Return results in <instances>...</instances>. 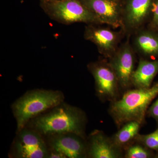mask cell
<instances>
[{"label":"cell","mask_w":158,"mask_h":158,"mask_svg":"<svg viewBox=\"0 0 158 158\" xmlns=\"http://www.w3.org/2000/svg\"><path fill=\"white\" fill-rule=\"evenodd\" d=\"M30 121L31 129L43 136L73 133L86 139L85 113L79 108L63 102Z\"/></svg>","instance_id":"1"},{"label":"cell","mask_w":158,"mask_h":158,"mask_svg":"<svg viewBox=\"0 0 158 158\" xmlns=\"http://www.w3.org/2000/svg\"><path fill=\"white\" fill-rule=\"evenodd\" d=\"M158 95V81L148 88H131L110 102L109 113L118 129L132 121L143 125L150 105Z\"/></svg>","instance_id":"2"},{"label":"cell","mask_w":158,"mask_h":158,"mask_svg":"<svg viewBox=\"0 0 158 158\" xmlns=\"http://www.w3.org/2000/svg\"><path fill=\"white\" fill-rule=\"evenodd\" d=\"M64 99L63 94L58 90L37 89L24 94L12 106L17 133L25 128L31 119L63 102Z\"/></svg>","instance_id":"3"},{"label":"cell","mask_w":158,"mask_h":158,"mask_svg":"<svg viewBox=\"0 0 158 158\" xmlns=\"http://www.w3.org/2000/svg\"><path fill=\"white\" fill-rule=\"evenodd\" d=\"M41 6L51 19L63 24L77 23L102 24L98 18L80 0H62L53 3L41 2Z\"/></svg>","instance_id":"4"},{"label":"cell","mask_w":158,"mask_h":158,"mask_svg":"<svg viewBox=\"0 0 158 158\" xmlns=\"http://www.w3.org/2000/svg\"><path fill=\"white\" fill-rule=\"evenodd\" d=\"M95 81L97 96L104 102L115 101L121 97V87L115 72L107 59L90 62L88 65Z\"/></svg>","instance_id":"5"},{"label":"cell","mask_w":158,"mask_h":158,"mask_svg":"<svg viewBox=\"0 0 158 158\" xmlns=\"http://www.w3.org/2000/svg\"><path fill=\"white\" fill-rule=\"evenodd\" d=\"M14 142L13 149L16 157L48 158L49 148L43 135L33 129L21 131Z\"/></svg>","instance_id":"6"},{"label":"cell","mask_w":158,"mask_h":158,"mask_svg":"<svg viewBox=\"0 0 158 158\" xmlns=\"http://www.w3.org/2000/svg\"><path fill=\"white\" fill-rule=\"evenodd\" d=\"M109 62L116 73L122 90L132 88V79L135 70V55L129 41L118 48Z\"/></svg>","instance_id":"7"},{"label":"cell","mask_w":158,"mask_h":158,"mask_svg":"<svg viewBox=\"0 0 158 158\" xmlns=\"http://www.w3.org/2000/svg\"><path fill=\"white\" fill-rule=\"evenodd\" d=\"M99 20L113 28H123V6L118 0H80Z\"/></svg>","instance_id":"8"},{"label":"cell","mask_w":158,"mask_h":158,"mask_svg":"<svg viewBox=\"0 0 158 158\" xmlns=\"http://www.w3.org/2000/svg\"><path fill=\"white\" fill-rule=\"evenodd\" d=\"M47 137L50 150L61 154L65 158L88 157L87 141L81 136L73 133H65Z\"/></svg>","instance_id":"9"},{"label":"cell","mask_w":158,"mask_h":158,"mask_svg":"<svg viewBox=\"0 0 158 158\" xmlns=\"http://www.w3.org/2000/svg\"><path fill=\"white\" fill-rule=\"evenodd\" d=\"M99 25L88 24L85 27L84 37L86 40L95 44L99 52L109 59L113 56L118 48L122 32L112 31Z\"/></svg>","instance_id":"10"},{"label":"cell","mask_w":158,"mask_h":158,"mask_svg":"<svg viewBox=\"0 0 158 158\" xmlns=\"http://www.w3.org/2000/svg\"><path fill=\"white\" fill-rule=\"evenodd\" d=\"M88 143V157L123 158L124 152L114 144L111 137L102 131L95 130L90 134Z\"/></svg>","instance_id":"11"},{"label":"cell","mask_w":158,"mask_h":158,"mask_svg":"<svg viewBox=\"0 0 158 158\" xmlns=\"http://www.w3.org/2000/svg\"><path fill=\"white\" fill-rule=\"evenodd\" d=\"M155 0H127L123 7V28L135 31L149 17Z\"/></svg>","instance_id":"12"},{"label":"cell","mask_w":158,"mask_h":158,"mask_svg":"<svg viewBox=\"0 0 158 158\" xmlns=\"http://www.w3.org/2000/svg\"><path fill=\"white\" fill-rule=\"evenodd\" d=\"M158 73V59L149 61L143 59L139 60L132 79L133 88H148Z\"/></svg>","instance_id":"13"},{"label":"cell","mask_w":158,"mask_h":158,"mask_svg":"<svg viewBox=\"0 0 158 158\" xmlns=\"http://www.w3.org/2000/svg\"><path fill=\"white\" fill-rule=\"evenodd\" d=\"M136 48L146 56H158V32L149 29L140 32L135 39Z\"/></svg>","instance_id":"14"},{"label":"cell","mask_w":158,"mask_h":158,"mask_svg":"<svg viewBox=\"0 0 158 158\" xmlns=\"http://www.w3.org/2000/svg\"><path fill=\"white\" fill-rule=\"evenodd\" d=\"M142 126L143 125L137 121L127 123L111 137L112 141L117 147L123 151L125 148L135 141Z\"/></svg>","instance_id":"15"},{"label":"cell","mask_w":158,"mask_h":158,"mask_svg":"<svg viewBox=\"0 0 158 158\" xmlns=\"http://www.w3.org/2000/svg\"><path fill=\"white\" fill-rule=\"evenodd\" d=\"M123 152L125 158H149L154 156L152 150L135 141L125 148Z\"/></svg>","instance_id":"16"},{"label":"cell","mask_w":158,"mask_h":158,"mask_svg":"<svg viewBox=\"0 0 158 158\" xmlns=\"http://www.w3.org/2000/svg\"><path fill=\"white\" fill-rule=\"evenodd\" d=\"M135 141L152 150L158 152V128L153 132L148 135L138 134Z\"/></svg>","instance_id":"17"},{"label":"cell","mask_w":158,"mask_h":158,"mask_svg":"<svg viewBox=\"0 0 158 158\" xmlns=\"http://www.w3.org/2000/svg\"><path fill=\"white\" fill-rule=\"evenodd\" d=\"M149 28L158 32V0H155L151 12Z\"/></svg>","instance_id":"18"},{"label":"cell","mask_w":158,"mask_h":158,"mask_svg":"<svg viewBox=\"0 0 158 158\" xmlns=\"http://www.w3.org/2000/svg\"><path fill=\"white\" fill-rule=\"evenodd\" d=\"M148 117L154 118L158 124V98L150 107L146 113Z\"/></svg>","instance_id":"19"},{"label":"cell","mask_w":158,"mask_h":158,"mask_svg":"<svg viewBox=\"0 0 158 158\" xmlns=\"http://www.w3.org/2000/svg\"><path fill=\"white\" fill-rule=\"evenodd\" d=\"M61 1L62 0H41V2L44 3H53Z\"/></svg>","instance_id":"20"},{"label":"cell","mask_w":158,"mask_h":158,"mask_svg":"<svg viewBox=\"0 0 158 158\" xmlns=\"http://www.w3.org/2000/svg\"><path fill=\"white\" fill-rule=\"evenodd\" d=\"M118 1H121L122 0H118Z\"/></svg>","instance_id":"21"}]
</instances>
